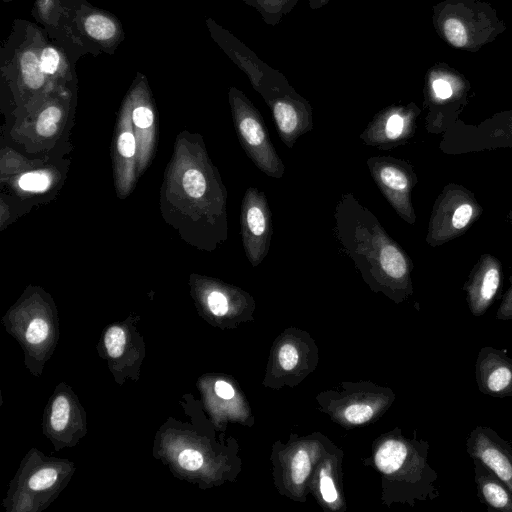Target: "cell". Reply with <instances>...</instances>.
Masks as SVG:
<instances>
[{"label":"cell","mask_w":512,"mask_h":512,"mask_svg":"<svg viewBox=\"0 0 512 512\" xmlns=\"http://www.w3.org/2000/svg\"><path fill=\"white\" fill-rule=\"evenodd\" d=\"M124 38L122 23L114 14L86 0H72L59 31L51 40L61 45L77 62L86 54H114Z\"/></svg>","instance_id":"6da1fadb"},{"label":"cell","mask_w":512,"mask_h":512,"mask_svg":"<svg viewBox=\"0 0 512 512\" xmlns=\"http://www.w3.org/2000/svg\"><path fill=\"white\" fill-rule=\"evenodd\" d=\"M229 98L248 155L263 172L273 177H281L284 167L273 149L261 115L237 88H230Z\"/></svg>","instance_id":"7a4b0ae2"},{"label":"cell","mask_w":512,"mask_h":512,"mask_svg":"<svg viewBox=\"0 0 512 512\" xmlns=\"http://www.w3.org/2000/svg\"><path fill=\"white\" fill-rule=\"evenodd\" d=\"M469 457L491 470L512 490V444L489 426L477 425L466 443Z\"/></svg>","instance_id":"3957f363"},{"label":"cell","mask_w":512,"mask_h":512,"mask_svg":"<svg viewBox=\"0 0 512 512\" xmlns=\"http://www.w3.org/2000/svg\"><path fill=\"white\" fill-rule=\"evenodd\" d=\"M475 379L480 393L494 397H512V358L506 349L482 347L475 362Z\"/></svg>","instance_id":"277c9868"},{"label":"cell","mask_w":512,"mask_h":512,"mask_svg":"<svg viewBox=\"0 0 512 512\" xmlns=\"http://www.w3.org/2000/svg\"><path fill=\"white\" fill-rule=\"evenodd\" d=\"M257 196L252 190L248 191V203L243 213L248 257L253 264L260 262L266 254L270 237L269 210Z\"/></svg>","instance_id":"5b68a950"},{"label":"cell","mask_w":512,"mask_h":512,"mask_svg":"<svg viewBox=\"0 0 512 512\" xmlns=\"http://www.w3.org/2000/svg\"><path fill=\"white\" fill-rule=\"evenodd\" d=\"M500 271L489 264L479 269L465 286L467 302L473 316L484 315L491 306L500 286Z\"/></svg>","instance_id":"8992f818"},{"label":"cell","mask_w":512,"mask_h":512,"mask_svg":"<svg viewBox=\"0 0 512 512\" xmlns=\"http://www.w3.org/2000/svg\"><path fill=\"white\" fill-rule=\"evenodd\" d=\"M477 497L496 512H512V490L491 470L473 461Z\"/></svg>","instance_id":"52a82bcc"},{"label":"cell","mask_w":512,"mask_h":512,"mask_svg":"<svg viewBox=\"0 0 512 512\" xmlns=\"http://www.w3.org/2000/svg\"><path fill=\"white\" fill-rule=\"evenodd\" d=\"M39 56L41 68L51 84L58 85L72 81L75 77V63L69 53L44 33Z\"/></svg>","instance_id":"ba28073f"},{"label":"cell","mask_w":512,"mask_h":512,"mask_svg":"<svg viewBox=\"0 0 512 512\" xmlns=\"http://www.w3.org/2000/svg\"><path fill=\"white\" fill-rule=\"evenodd\" d=\"M427 444H411L398 439L385 441L375 453V464L384 474H393L407 466V462L427 449Z\"/></svg>","instance_id":"9c48e42d"},{"label":"cell","mask_w":512,"mask_h":512,"mask_svg":"<svg viewBox=\"0 0 512 512\" xmlns=\"http://www.w3.org/2000/svg\"><path fill=\"white\" fill-rule=\"evenodd\" d=\"M72 0H34L32 16L52 39L58 32L64 16L67 14Z\"/></svg>","instance_id":"30bf717a"},{"label":"cell","mask_w":512,"mask_h":512,"mask_svg":"<svg viewBox=\"0 0 512 512\" xmlns=\"http://www.w3.org/2000/svg\"><path fill=\"white\" fill-rule=\"evenodd\" d=\"M254 8L263 21L270 26H276L282 18L289 14L297 5L298 0H242Z\"/></svg>","instance_id":"8fae6325"},{"label":"cell","mask_w":512,"mask_h":512,"mask_svg":"<svg viewBox=\"0 0 512 512\" xmlns=\"http://www.w3.org/2000/svg\"><path fill=\"white\" fill-rule=\"evenodd\" d=\"M380 265L386 275L393 279L406 276L408 266L402 252L393 244H387L380 252Z\"/></svg>","instance_id":"7c38bea8"},{"label":"cell","mask_w":512,"mask_h":512,"mask_svg":"<svg viewBox=\"0 0 512 512\" xmlns=\"http://www.w3.org/2000/svg\"><path fill=\"white\" fill-rule=\"evenodd\" d=\"M381 185L391 191L403 192L408 187L406 175L394 166H383L378 172Z\"/></svg>","instance_id":"4fadbf2b"},{"label":"cell","mask_w":512,"mask_h":512,"mask_svg":"<svg viewBox=\"0 0 512 512\" xmlns=\"http://www.w3.org/2000/svg\"><path fill=\"white\" fill-rule=\"evenodd\" d=\"M311 470L309 454L304 449H299L291 461V478L296 485L304 483Z\"/></svg>","instance_id":"5bb4252c"},{"label":"cell","mask_w":512,"mask_h":512,"mask_svg":"<svg viewBox=\"0 0 512 512\" xmlns=\"http://www.w3.org/2000/svg\"><path fill=\"white\" fill-rule=\"evenodd\" d=\"M183 187L189 196L200 198L205 193L206 180L200 171L189 169L183 176Z\"/></svg>","instance_id":"9a60e30c"},{"label":"cell","mask_w":512,"mask_h":512,"mask_svg":"<svg viewBox=\"0 0 512 512\" xmlns=\"http://www.w3.org/2000/svg\"><path fill=\"white\" fill-rule=\"evenodd\" d=\"M70 406L68 400L63 397H57L52 405L51 425L54 430L62 431L69 420Z\"/></svg>","instance_id":"2e32d148"},{"label":"cell","mask_w":512,"mask_h":512,"mask_svg":"<svg viewBox=\"0 0 512 512\" xmlns=\"http://www.w3.org/2000/svg\"><path fill=\"white\" fill-rule=\"evenodd\" d=\"M126 336L120 327L109 328L105 335V346L108 354L113 357H119L124 350Z\"/></svg>","instance_id":"e0dca14e"},{"label":"cell","mask_w":512,"mask_h":512,"mask_svg":"<svg viewBox=\"0 0 512 512\" xmlns=\"http://www.w3.org/2000/svg\"><path fill=\"white\" fill-rule=\"evenodd\" d=\"M49 183V177L40 172L27 173L19 179L20 188L26 191H44L49 186Z\"/></svg>","instance_id":"ac0fdd59"},{"label":"cell","mask_w":512,"mask_h":512,"mask_svg":"<svg viewBox=\"0 0 512 512\" xmlns=\"http://www.w3.org/2000/svg\"><path fill=\"white\" fill-rule=\"evenodd\" d=\"M373 414V408L366 404H352L344 411L345 419L351 424H363L369 421Z\"/></svg>","instance_id":"d6986e66"},{"label":"cell","mask_w":512,"mask_h":512,"mask_svg":"<svg viewBox=\"0 0 512 512\" xmlns=\"http://www.w3.org/2000/svg\"><path fill=\"white\" fill-rule=\"evenodd\" d=\"M57 479V472L52 468L42 469L36 472L29 480V486L33 490H44L51 487Z\"/></svg>","instance_id":"ffe728a7"},{"label":"cell","mask_w":512,"mask_h":512,"mask_svg":"<svg viewBox=\"0 0 512 512\" xmlns=\"http://www.w3.org/2000/svg\"><path fill=\"white\" fill-rule=\"evenodd\" d=\"M48 333V324L42 319H34L26 331V339L31 344H39L47 338Z\"/></svg>","instance_id":"44dd1931"},{"label":"cell","mask_w":512,"mask_h":512,"mask_svg":"<svg viewBox=\"0 0 512 512\" xmlns=\"http://www.w3.org/2000/svg\"><path fill=\"white\" fill-rule=\"evenodd\" d=\"M299 355L298 351L292 344H284L280 347L278 352V361L284 370H292L298 364Z\"/></svg>","instance_id":"7402d4cb"},{"label":"cell","mask_w":512,"mask_h":512,"mask_svg":"<svg viewBox=\"0 0 512 512\" xmlns=\"http://www.w3.org/2000/svg\"><path fill=\"white\" fill-rule=\"evenodd\" d=\"M320 493L323 500L329 504L334 503L338 499V492L334 485L333 479L323 469L320 473Z\"/></svg>","instance_id":"603a6c76"},{"label":"cell","mask_w":512,"mask_h":512,"mask_svg":"<svg viewBox=\"0 0 512 512\" xmlns=\"http://www.w3.org/2000/svg\"><path fill=\"white\" fill-rule=\"evenodd\" d=\"M178 463L186 470L194 471L203 464V456L193 449H186L179 454Z\"/></svg>","instance_id":"cb8c5ba5"},{"label":"cell","mask_w":512,"mask_h":512,"mask_svg":"<svg viewBox=\"0 0 512 512\" xmlns=\"http://www.w3.org/2000/svg\"><path fill=\"white\" fill-rule=\"evenodd\" d=\"M473 208L468 203L460 204L454 211L451 224L454 229H463L470 222Z\"/></svg>","instance_id":"d4e9b609"},{"label":"cell","mask_w":512,"mask_h":512,"mask_svg":"<svg viewBox=\"0 0 512 512\" xmlns=\"http://www.w3.org/2000/svg\"><path fill=\"white\" fill-rule=\"evenodd\" d=\"M207 302L209 309L216 316H223L228 311V301L226 297L218 291L211 292Z\"/></svg>","instance_id":"484cf974"},{"label":"cell","mask_w":512,"mask_h":512,"mask_svg":"<svg viewBox=\"0 0 512 512\" xmlns=\"http://www.w3.org/2000/svg\"><path fill=\"white\" fill-rule=\"evenodd\" d=\"M132 119L137 127L148 128L154 121V114L149 107L141 105L133 110Z\"/></svg>","instance_id":"4316f807"},{"label":"cell","mask_w":512,"mask_h":512,"mask_svg":"<svg viewBox=\"0 0 512 512\" xmlns=\"http://www.w3.org/2000/svg\"><path fill=\"white\" fill-rule=\"evenodd\" d=\"M403 127H404L403 117L397 112L391 113L386 121L387 136L390 139L397 138L401 134Z\"/></svg>","instance_id":"83f0119b"},{"label":"cell","mask_w":512,"mask_h":512,"mask_svg":"<svg viewBox=\"0 0 512 512\" xmlns=\"http://www.w3.org/2000/svg\"><path fill=\"white\" fill-rule=\"evenodd\" d=\"M118 151L126 157H132L135 153V138L130 132H124L118 139Z\"/></svg>","instance_id":"f1b7e54d"},{"label":"cell","mask_w":512,"mask_h":512,"mask_svg":"<svg viewBox=\"0 0 512 512\" xmlns=\"http://www.w3.org/2000/svg\"><path fill=\"white\" fill-rule=\"evenodd\" d=\"M496 318L498 320H512V285L499 305Z\"/></svg>","instance_id":"f546056e"},{"label":"cell","mask_w":512,"mask_h":512,"mask_svg":"<svg viewBox=\"0 0 512 512\" xmlns=\"http://www.w3.org/2000/svg\"><path fill=\"white\" fill-rule=\"evenodd\" d=\"M432 89L440 99H447L452 95L451 85L442 78H436L432 81Z\"/></svg>","instance_id":"4dcf8cb0"},{"label":"cell","mask_w":512,"mask_h":512,"mask_svg":"<svg viewBox=\"0 0 512 512\" xmlns=\"http://www.w3.org/2000/svg\"><path fill=\"white\" fill-rule=\"evenodd\" d=\"M36 129L41 136L50 137L56 132L57 123L38 117Z\"/></svg>","instance_id":"1f68e13d"},{"label":"cell","mask_w":512,"mask_h":512,"mask_svg":"<svg viewBox=\"0 0 512 512\" xmlns=\"http://www.w3.org/2000/svg\"><path fill=\"white\" fill-rule=\"evenodd\" d=\"M215 392L220 398L225 400L233 398L235 394L233 387L229 383L222 380H219L215 383Z\"/></svg>","instance_id":"d6a6232c"},{"label":"cell","mask_w":512,"mask_h":512,"mask_svg":"<svg viewBox=\"0 0 512 512\" xmlns=\"http://www.w3.org/2000/svg\"><path fill=\"white\" fill-rule=\"evenodd\" d=\"M332 0H308V5L312 10H317L327 5Z\"/></svg>","instance_id":"836d02e7"},{"label":"cell","mask_w":512,"mask_h":512,"mask_svg":"<svg viewBox=\"0 0 512 512\" xmlns=\"http://www.w3.org/2000/svg\"><path fill=\"white\" fill-rule=\"evenodd\" d=\"M2 1H3V2H10V1H12V0H2Z\"/></svg>","instance_id":"e575fe53"}]
</instances>
